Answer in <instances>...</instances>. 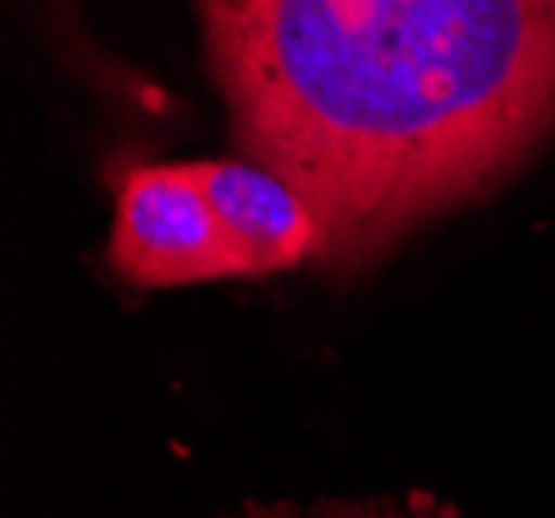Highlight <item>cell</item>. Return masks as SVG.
<instances>
[{"instance_id":"obj_1","label":"cell","mask_w":555,"mask_h":518,"mask_svg":"<svg viewBox=\"0 0 555 518\" xmlns=\"http://www.w3.org/2000/svg\"><path fill=\"white\" fill-rule=\"evenodd\" d=\"M254 163L361 261L555 129V0H195Z\"/></svg>"},{"instance_id":"obj_2","label":"cell","mask_w":555,"mask_h":518,"mask_svg":"<svg viewBox=\"0 0 555 518\" xmlns=\"http://www.w3.org/2000/svg\"><path fill=\"white\" fill-rule=\"evenodd\" d=\"M113 266L145 290L241 274L195 163L133 166L116 195Z\"/></svg>"},{"instance_id":"obj_3","label":"cell","mask_w":555,"mask_h":518,"mask_svg":"<svg viewBox=\"0 0 555 518\" xmlns=\"http://www.w3.org/2000/svg\"><path fill=\"white\" fill-rule=\"evenodd\" d=\"M241 274H274L324 254V224L295 183L261 163H195Z\"/></svg>"},{"instance_id":"obj_4","label":"cell","mask_w":555,"mask_h":518,"mask_svg":"<svg viewBox=\"0 0 555 518\" xmlns=\"http://www.w3.org/2000/svg\"><path fill=\"white\" fill-rule=\"evenodd\" d=\"M327 518H398V515H327Z\"/></svg>"}]
</instances>
